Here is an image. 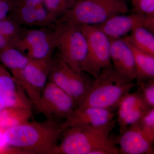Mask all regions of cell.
I'll return each mask as SVG.
<instances>
[{"instance_id": "cell-1", "label": "cell", "mask_w": 154, "mask_h": 154, "mask_svg": "<svg viewBox=\"0 0 154 154\" xmlns=\"http://www.w3.org/2000/svg\"><path fill=\"white\" fill-rule=\"evenodd\" d=\"M64 129L57 122L28 121L3 131L9 147L15 152L55 154Z\"/></svg>"}, {"instance_id": "cell-2", "label": "cell", "mask_w": 154, "mask_h": 154, "mask_svg": "<svg viewBox=\"0 0 154 154\" xmlns=\"http://www.w3.org/2000/svg\"><path fill=\"white\" fill-rule=\"evenodd\" d=\"M116 122L100 126L74 125L64 130L55 154H118L111 133Z\"/></svg>"}, {"instance_id": "cell-3", "label": "cell", "mask_w": 154, "mask_h": 154, "mask_svg": "<svg viewBox=\"0 0 154 154\" xmlns=\"http://www.w3.org/2000/svg\"><path fill=\"white\" fill-rule=\"evenodd\" d=\"M94 79L78 108L91 107L113 110L117 108L122 97L136 85L133 82L125 81L116 73L113 66Z\"/></svg>"}, {"instance_id": "cell-4", "label": "cell", "mask_w": 154, "mask_h": 154, "mask_svg": "<svg viewBox=\"0 0 154 154\" xmlns=\"http://www.w3.org/2000/svg\"><path fill=\"white\" fill-rule=\"evenodd\" d=\"M128 11L126 0H82L58 19L78 25H97Z\"/></svg>"}, {"instance_id": "cell-5", "label": "cell", "mask_w": 154, "mask_h": 154, "mask_svg": "<svg viewBox=\"0 0 154 154\" xmlns=\"http://www.w3.org/2000/svg\"><path fill=\"white\" fill-rule=\"evenodd\" d=\"M56 49L72 68L81 71L82 63L87 55V40L80 25L72 22L57 20L51 26Z\"/></svg>"}, {"instance_id": "cell-6", "label": "cell", "mask_w": 154, "mask_h": 154, "mask_svg": "<svg viewBox=\"0 0 154 154\" xmlns=\"http://www.w3.org/2000/svg\"><path fill=\"white\" fill-rule=\"evenodd\" d=\"M48 81L68 94L77 106L85 97L93 82L88 74L72 68L58 52L53 55Z\"/></svg>"}, {"instance_id": "cell-7", "label": "cell", "mask_w": 154, "mask_h": 154, "mask_svg": "<svg viewBox=\"0 0 154 154\" xmlns=\"http://www.w3.org/2000/svg\"><path fill=\"white\" fill-rule=\"evenodd\" d=\"M87 42V55L81 71L97 78L102 71L112 66L110 39L96 25H80Z\"/></svg>"}, {"instance_id": "cell-8", "label": "cell", "mask_w": 154, "mask_h": 154, "mask_svg": "<svg viewBox=\"0 0 154 154\" xmlns=\"http://www.w3.org/2000/svg\"><path fill=\"white\" fill-rule=\"evenodd\" d=\"M11 45L32 59H43L52 56L56 49L51 27L32 29L23 27L11 40Z\"/></svg>"}, {"instance_id": "cell-9", "label": "cell", "mask_w": 154, "mask_h": 154, "mask_svg": "<svg viewBox=\"0 0 154 154\" xmlns=\"http://www.w3.org/2000/svg\"><path fill=\"white\" fill-rule=\"evenodd\" d=\"M35 107L46 119L59 122L62 119L65 120L69 117L77 105L68 94L48 81Z\"/></svg>"}, {"instance_id": "cell-10", "label": "cell", "mask_w": 154, "mask_h": 154, "mask_svg": "<svg viewBox=\"0 0 154 154\" xmlns=\"http://www.w3.org/2000/svg\"><path fill=\"white\" fill-rule=\"evenodd\" d=\"M96 26L110 39L124 38L138 27H144L154 33V16L134 13L131 15L119 14Z\"/></svg>"}, {"instance_id": "cell-11", "label": "cell", "mask_w": 154, "mask_h": 154, "mask_svg": "<svg viewBox=\"0 0 154 154\" xmlns=\"http://www.w3.org/2000/svg\"><path fill=\"white\" fill-rule=\"evenodd\" d=\"M52 56L43 59H30L24 69V90L35 107L48 80Z\"/></svg>"}, {"instance_id": "cell-12", "label": "cell", "mask_w": 154, "mask_h": 154, "mask_svg": "<svg viewBox=\"0 0 154 154\" xmlns=\"http://www.w3.org/2000/svg\"><path fill=\"white\" fill-rule=\"evenodd\" d=\"M117 108V120L120 134L128 127L138 121L152 107L145 101L139 88L136 92H129L123 96Z\"/></svg>"}, {"instance_id": "cell-13", "label": "cell", "mask_w": 154, "mask_h": 154, "mask_svg": "<svg viewBox=\"0 0 154 154\" xmlns=\"http://www.w3.org/2000/svg\"><path fill=\"white\" fill-rule=\"evenodd\" d=\"M110 39V57L113 69L125 81L133 82L137 71L132 50L124 38Z\"/></svg>"}, {"instance_id": "cell-14", "label": "cell", "mask_w": 154, "mask_h": 154, "mask_svg": "<svg viewBox=\"0 0 154 154\" xmlns=\"http://www.w3.org/2000/svg\"><path fill=\"white\" fill-rule=\"evenodd\" d=\"M121 154H154L153 143L142 132L138 122L129 125L115 138Z\"/></svg>"}, {"instance_id": "cell-15", "label": "cell", "mask_w": 154, "mask_h": 154, "mask_svg": "<svg viewBox=\"0 0 154 154\" xmlns=\"http://www.w3.org/2000/svg\"><path fill=\"white\" fill-rule=\"evenodd\" d=\"M0 95L6 107L32 108V104L22 86L11 73L0 64Z\"/></svg>"}, {"instance_id": "cell-16", "label": "cell", "mask_w": 154, "mask_h": 154, "mask_svg": "<svg viewBox=\"0 0 154 154\" xmlns=\"http://www.w3.org/2000/svg\"><path fill=\"white\" fill-rule=\"evenodd\" d=\"M111 109L95 107H76L74 112L61 125L64 129L74 125L100 126L113 119L114 114Z\"/></svg>"}, {"instance_id": "cell-17", "label": "cell", "mask_w": 154, "mask_h": 154, "mask_svg": "<svg viewBox=\"0 0 154 154\" xmlns=\"http://www.w3.org/2000/svg\"><path fill=\"white\" fill-rule=\"evenodd\" d=\"M8 17L23 27L48 28L54 23L45 7L11 8Z\"/></svg>"}, {"instance_id": "cell-18", "label": "cell", "mask_w": 154, "mask_h": 154, "mask_svg": "<svg viewBox=\"0 0 154 154\" xmlns=\"http://www.w3.org/2000/svg\"><path fill=\"white\" fill-rule=\"evenodd\" d=\"M127 42L132 50L134 57L137 71L135 79L137 81L136 85L154 79V56L142 51L127 41Z\"/></svg>"}, {"instance_id": "cell-19", "label": "cell", "mask_w": 154, "mask_h": 154, "mask_svg": "<svg viewBox=\"0 0 154 154\" xmlns=\"http://www.w3.org/2000/svg\"><path fill=\"white\" fill-rule=\"evenodd\" d=\"M32 115L30 108L6 107L0 111V130L4 131L28 122Z\"/></svg>"}, {"instance_id": "cell-20", "label": "cell", "mask_w": 154, "mask_h": 154, "mask_svg": "<svg viewBox=\"0 0 154 154\" xmlns=\"http://www.w3.org/2000/svg\"><path fill=\"white\" fill-rule=\"evenodd\" d=\"M153 33L144 27H138L122 38L142 51L154 56Z\"/></svg>"}, {"instance_id": "cell-21", "label": "cell", "mask_w": 154, "mask_h": 154, "mask_svg": "<svg viewBox=\"0 0 154 154\" xmlns=\"http://www.w3.org/2000/svg\"><path fill=\"white\" fill-rule=\"evenodd\" d=\"M30 58L10 45L0 50V61L10 71L25 69Z\"/></svg>"}, {"instance_id": "cell-22", "label": "cell", "mask_w": 154, "mask_h": 154, "mask_svg": "<svg viewBox=\"0 0 154 154\" xmlns=\"http://www.w3.org/2000/svg\"><path fill=\"white\" fill-rule=\"evenodd\" d=\"M78 2V0H43L45 7L54 23L72 8Z\"/></svg>"}, {"instance_id": "cell-23", "label": "cell", "mask_w": 154, "mask_h": 154, "mask_svg": "<svg viewBox=\"0 0 154 154\" xmlns=\"http://www.w3.org/2000/svg\"><path fill=\"white\" fill-rule=\"evenodd\" d=\"M142 132L152 143L154 142V107H152L137 121Z\"/></svg>"}, {"instance_id": "cell-24", "label": "cell", "mask_w": 154, "mask_h": 154, "mask_svg": "<svg viewBox=\"0 0 154 154\" xmlns=\"http://www.w3.org/2000/svg\"><path fill=\"white\" fill-rule=\"evenodd\" d=\"M23 28L8 17L0 20V33L12 39L19 35Z\"/></svg>"}, {"instance_id": "cell-25", "label": "cell", "mask_w": 154, "mask_h": 154, "mask_svg": "<svg viewBox=\"0 0 154 154\" xmlns=\"http://www.w3.org/2000/svg\"><path fill=\"white\" fill-rule=\"evenodd\" d=\"M134 14L154 16V0H129Z\"/></svg>"}, {"instance_id": "cell-26", "label": "cell", "mask_w": 154, "mask_h": 154, "mask_svg": "<svg viewBox=\"0 0 154 154\" xmlns=\"http://www.w3.org/2000/svg\"><path fill=\"white\" fill-rule=\"evenodd\" d=\"M145 101L151 107H154V79L147 80L138 85Z\"/></svg>"}, {"instance_id": "cell-27", "label": "cell", "mask_w": 154, "mask_h": 154, "mask_svg": "<svg viewBox=\"0 0 154 154\" xmlns=\"http://www.w3.org/2000/svg\"><path fill=\"white\" fill-rule=\"evenodd\" d=\"M45 7L43 0H12L11 8H37Z\"/></svg>"}, {"instance_id": "cell-28", "label": "cell", "mask_w": 154, "mask_h": 154, "mask_svg": "<svg viewBox=\"0 0 154 154\" xmlns=\"http://www.w3.org/2000/svg\"><path fill=\"white\" fill-rule=\"evenodd\" d=\"M12 0H0V20L8 15Z\"/></svg>"}, {"instance_id": "cell-29", "label": "cell", "mask_w": 154, "mask_h": 154, "mask_svg": "<svg viewBox=\"0 0 154 154\" xmlns=\"http://www.w3.org/2000/svg\"><path fill=\"white\" fill-rule=\"evenodd\" d=\"M8 148L4 138L3 131L0 130V154L9 152L10 149Z\"/></svg>"}, {"instance_id": "cell-30", "label": "cell", "mask_w": 154, "mask_h": 154, "mask_svg": "<svg viewBox=\"0 0 154 154\" xmlns=\"http://www.w3.org/2000/svg\"><path fill=\"white\" fill-rule=\"evenodd\" d=\"M12 39L0 33V50L11 45Z\"/></svg>"}, {"instance_id": "cell-31", "label": "cell", "mask_w": 154, "mask_h": 154, "mask_svg": "<svg viewBox=\"0 0 154 154\" xmlns=\"http://www.w3.org/2000/svg\"><path fill=\"white\" fill-rule=\"evenodd\" d=\"M6 107L5 104L3 101L2 96L0 95V111Z\"/></svg>"}, {"instance_id": "cell-32", "label": "cell", "mask_w": 154, "mask_h": 154, "mask_svg": "<svg viewBox=\"0 0 154 154\" xmlns=\"http://www.w3.org/2000/svg\"><path fill=\"white\" fill-rule=\"evenodd\" d=\"M82 1V0H78V2H79V1Z\"/></svg>"}]
</instances>
